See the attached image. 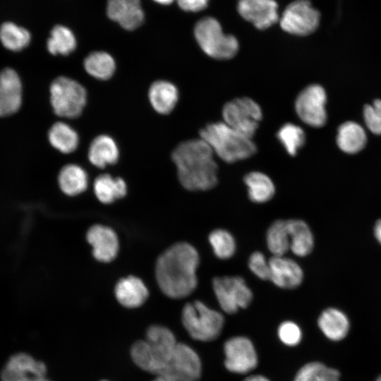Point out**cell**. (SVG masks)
Returning a JSON list of instances; mask_svg holds the SVG:
<instances>
[{"label": "cell", "instance_id": "cell-43", "mask_svg": "<svg viewBox=\"0 0 381 381\" xmlns=\"http://www.w3.org/2000/svg\"><path fill=\"white\" fill-rule=\"evenodd\" d=\"M374 234L377 241L381 244V219L377 220L375 223Z\"/></svg>", "mask_w": 381, "mask_h": 381}, {"label": "cell", "instance_id": "cell-46", "mask_svg": "<svg viewBox=\"0 0 381 381\" xmlns=\"http://www.w3.org/2000/svg\"><path fill=\"white\" fill-rule=\"evenodd\" d=\"M376 381H381V375L377 379Z\"/></svg>", "mask_w": 381, "mask_h": 381}, {"label": "cell", "instance_id": "cell-4", "mask_svg": "<svg viewBox=\"0 0 381 381\" xmlns=\"http://www.w3.org/2000/svg\"><path fill=\"white\" fill-rule=\"evenodd\" d=\"M183 326L193 339L212 341L222 332L224 318L221 313L200 301L186 303L182 310Z\"/></svg>", "mask_w": 381, "mask_h": 381}, {"label": "cell", "instance_id": "cell-3", "mask_svg": "<svg viewBox=\"0 0 381 381\" xmlns=\"http://www.w3.org/2000/svg\"><path fill=\"white\" fill-rule=\"evenodd\" d=\"M200 136L223 161L233 163L253 156L257 147L252 139L235 131L224 122L207 124Z\"/></svg>", "mask_w": 381, "mask_h": 381}, {"label": "cell", "instance_id": "cell-7", "mask_svg": "<svg viewBox=\"0 0 381 381\" xmlns=\"http://www.w3.org/2000/svg\"><path fill=\"white\" fill-rule=\"evenodd\" d=\"M224 122L252 139L262 120L260 107L252 99L241 97L226 103L222 109Z\"/></svg>", "mask_w": 381, "mask_h": 381}, {"label": "cell", "instance_id": "cell-32", "mask_svg": "<svg viewBox=\"0 0 381 381\" xmlns=\"http://www.w3.org/2000/svg\"><path fill=\"white\" fill-rule=\"evenodd\" d=\"M31 40L30 33L25 28L12 22H6L0 27V41L11 51L18 52L25 49Z\"/></svg>", "mask_w": 381, "mask_h": 381}, {"label": "cell", "instance_id": "cell-20", "mask_svg": "<svg viewBox=\"0 0 381 381\" xmlns=\"http://www.w3.org/2000/svg\"><path fill=\"white\" fill-rule=\"evenodd\" d=\"M148 290L143 281L134 276L120 279L115 287L117 301L124 307L138 308L148 297Z\"/></svg>", "mask_w": 381, "mask_h": 381}, {"label": "cell", "instance_id": "cell-18", "mask_svg": "<svg viewBox=\"0 0 381 381\" xmlns=\"http://www.w3.org/2000/svg\"><path fill=\"white\" fill-rule=\"evenodd\" d=\"M87 240L92 247L93 255L97 260L108 262L116 256L119 241L116 234L111 228L94 225L87 231Z\"/></svg>", "mask_w": 381, "mask_h": 381}, {"label": "cell", "instance_id": "cell-24", "mask_svg": "<svg viewBox=\"0 0 381 381\" xmlns=\"http://www.w3.org/2000/svg\"><path fill=\"white\" fill-rule=\"evenodd\" d=\"M290 250L299 257L308 255L313 248L314 238L308 224L300 219L287 220Z\"/></svg>", "mask_w": 381, "mask_h": 381}, {"label": "cell", "instance_id": "cell-12", "mask_svg": "<svg viewBox=\"0 0 381 381\" xmlns=\"http://www.w3.org/2000/svg\"><path fill=\"white\" fill-rule=\"evenodd\" d=\"M326 99V93L322 86L317 84L308 85L296 99V112L305 123L312 127H321L327 120Z\"/></svg>", "mask_w": 381, "mask_h": 381}, {"label": "cell", "instance_id": "cell-17", "mask_svg": "<svg viewBox=\"0 0 381 381\" xmlns=\"http://www.w3.org/2000/svg\"><path fill=\"white\" fill-rule=\"evenodd\" d=\"M270 279L282 289H294L303 278L301 267L294 260L284 255H272L269 260Z\"/></svg>", "mask_w": 381, "mask_h": 381}, {"label": "cell", "instance_id": "cell-40", "mask_svg": "<svg viewBox=\"0 0 381 381\" xmlns=\"http://www.w3.org/2000/svg\"><path fill=\"white\" fill-rule=\"evenodd\" d=\"M250 270L262 280L270 279V264L263 253L255 251L251 254L248 260Z\"/></svg>", "mask_w": 381, "mask_h": 381}, {"label": "cell", "instance_id": "cell-10", "mask_svg": "<svg viewBox=\"0 0 381 381\" xmlns=\"http://www.w3.org/2000/svg\"><path fill=\"white\" fill-rule=\"evenodd\" d=\"M320 19V12L309 0H295L283 11L280 26L286 32L305 36L316 30Z\"/></svg>", "mask_w": 381, "mask_h": 381}, {"label": "cell", "instance_id": "cell-42", "mask_svg": "<svg viewBox=\"0 0 381 381\" xmlns=\"http://www.w3.org/2000/svg\"><path fill=\"white\" fill-rule=\"evenodd\" d=\"M243 381H270L262 375H251L246 377Z\"/></svg>", "mask_w": 381, "mask_h": 381}, {"label": "cell", "instance_id": "cell-31", "mask_svg": "<svg viewBox=\"0 0 381 381\" xmlns=\"http://www.w3.org/2000/svg\"><path fill=\"white\" fill-rule=\"evenodd\" d=\"M266 241L273 255H284L290 250L287 220L279 219L274 222L267 229Z\"/></svg>", "mask_w": 381, "mask_h": 381}, {"label": "cell", "instance_id": "cell-1", "mask_svg": "<svg viewBox=\"0 0 381 381\" xmlns=\"http://www.w3.org/2000/svg\"><path fill=\"white\" fill-rule=\"evenodd\" d=\"M196 249L185 242L177 243L157 259V282L161 291L171 298H182L194 291L198 284L196 270L199 265Z\"/></svg>", "mask_w": 381, "mask_h": 381}, {"label": "cell", "instance_id": "cell-41", "mask_svg": "<svg viewBox=\"0 0 381 381\" xmlns=\"http://www.w3.org/2000/svg\"><path fill=\"white\" fill-rule=\"evenodd\" d=\"M209 0H177L179 7L186 11L197 12L205 9Z\"/></svg>", "mask_w": 381, "mask_h": 381}, {"label": "cell", "instance_id": "cell-5", "mask_svg": "<svg viewBox=\"0 0 381 381\" xmlns=\"http://www.w3.org/2000/svg\"><path fill=\"white\" fill-rule=\"evenodd\" d=\"M194 35L202 51L212 58L229 59L238 52L237 39L233 35H225L219 23L212 17L200 20L195 26Z\"/></svg>", "mask_w": 381, "mask_h": 381}, {"label": "cell", "instance_id": "cell-34", "mask_svg": "<svg viewBox=\"0 0 381 381\" xmlns=\"http://www.w3.org/2000/svg\"><path fill=\"white\" fill-rule=\"evenodd\" d=\"M293 381H339V373L319 362H311L302 366Z\"/></svg>", "mask_w": 381, "mask_h": 381}, {"label": "cell", "instance_id": "cell-47", "mask_svg": "<svg viewBox=\"0 0 381 381\" xmlns=\"http://www.w3.org/2000/svg\"><path fill=\"white\" fill-rule=\"evenodd\" d=\"M102 381H107V380H102Z\"/></svg>", "mask_w": 381, "mask_h": 381}, {"label": "cell", "instance_id": "cell-45", "mask_svg": "<svg viewBox=\"0 0 381 381\" xmlns=\"http://www.w3.org/2000/svg\"><path fill=\"white\" fill-rule=\"evenodd\" d=\"M152 381H171V380L164 376L158 375L157 377Z\"/></svg>", "mask_w": 381, "mask_h": 381}, {"label": "cell", "instance_id": "cell-2", "mask_svg": "<svg viewBox=\"0 0 381 381\" xmlns=\"http://www.w3.org/2000/svg\"><path fill=\"white\" fill-rule=\"evenodd\" d=\"M214 152L202 138L186 140L173 151L171 157L181 184L189 190H207L217 183L218 167Z\"/></svg>", "mask_w": 381, "mask_h": 381}, {"label": "cell", "instance_id": "cell-29", "mask_svg": "<svg viewBox=\"0 0 381 381\" xmlns=\"http://www.w3.org/2000/svg\"><path fill=\"white\" fill-rule=\"evenodd\" d=\"M48 138L54 148L66 154L75 150L79 143L77 132L64 122H56L50 128Z\"/></svg>", "mask_w": 381, "mask_h": 381}, {"label": "cell", "instance_id": "cell-38", "mask_svg": "<svg viewBox=\"0 0 381 381\" xmlns=\"http://www.w3.org/2000/svg\"><path fill=\"white\" fill-rule=\"evenodd\" d=\"M363 118L368 128L374 134L381 135V100L376 99L363 109Z\"/></svg>", "mask_w": 381, "mask_h": 381}, {"label": "cell", "instance_id": "cell-6", "mask_svg": "<svg viewBox=\"0 0 381 381\" xmlns=\"http://www.w3.org/2000/svg\"><path fill=\"white\" fill-rule=\"evenodd\" d=\"M87 92L77 81L65 76L56 78L50 85V102L54 113L61 117L79 116L85 106Z\"/></svg>", "mask_w": 381, "mask_h": 381}, {"label": "cell", "instance_id": "cell-16", "mask_svg": "<svg viewBox=\"0 0 381 381\" xmlns=\"http://www.w3.org/2000/svg\"><path fill=\"white\" fill-rule=\"evenodd\" d=\"M22 103V84L16 71L6 68L0 72V116L18 111Z\"/></svg>", "mask_w": 381, "mask_h": 381}, {"label": "cell", "instance_id": "cell-21", "mask_svg": "<svg viewBox=\"0 0 381 381\" xmlns=\"http://www.w3.org/2000/svg\"><path fill=\"white\" fill-rule=\"evenodd\" d=\"M148 96L152 107L157 112L167 114L175 107L179 99V92L171 83L157 80L151 85Z\"/></svg>", "mask_w": 381, "mask_h": 381}, {"label": "cell", "instance_id": "cell-11", "mask_svg": "<svg viewBox=\"0 0 381 381\" xmlns=\"http://www.w3.org/2000/svg\"><path fill=\"white\" fill-rule=\"evenodd\" d=\"M224 366L235 374H246L256 368L258 353L251 341L246 337L236 336L227 339L224 344Z\"/></svg>", "mask_w": 381, "mask_h": 381}, {"label": "cell", "instance_id": "cell-22", "mask_svg": "<svg viewBox=\"0 0 381 381\" xmlns=\"http://www.w3.org/2000/svg\"><path fill=\"white\" fill-rule=\"evenodd\" d=\"M119 156V148L114 140L109 135H101L90 143L88 150L90 162L98 168L115 164Z\"/></svg>", "mask_w": 381, "mask_h": 381}, {"label": "cell", "instance_id": "cell-30", "mask_svg": "<svg viewBox=\"0 0 381 381\" xmlns=\"http://www.w3.org/2000/svg\"><path fill=\"white\" fill-rule=\"evenodd\" d=\"M83 64L88 74L99 80L110 78L116 69V64L113 57L104 52L90 53L85 59Z\"/></svg>", "mask_w": 381, "mask_h": 381}, {"label": "cell", "instance_id": "cell-8", "mask_svg": "<svg viewBox=\"0 0 381 381\" xmlns=\"http://www.w3.org/2000/svg\"><path fill=\"white\" fill-rule=\"evenodd\" d=\"M212 288L219 306L228 314L246 308L253 299L252 291L239 276L215 277L212 281Z\"/></svg>", "mask_w": 381, "mask_h": 381}, {"label": "cell", "instance_id": "cell-13", "mask_svg": "<svg viewBox=\"0 0 381 381\" xmlns=\"http://www.w3.org/2000/svg\"><path fill=\"white\" fill-rule=\"evenodd\" d=\"M47 367L25 353L11 356L1 373V381H51L46 377Z\"/></svg>", "mask_w": 381, "mask_h": 381}, {"label": "cell", "instance_id": "cell-39", "mask_svg": "<svg viewBox=\"0 0 381 381\" xmlns=\"http://www.w3.org/2000/svg\"><path fill=\"white\" fill-rule=\"evenodd\" d=\"M277 334L280 341L288 346H296L302 338L300 327L292 321H285L281 323Z\"/></svg>", "mask_w": 381, "mask_h": 381}, {"label": "cell", "instance_id": "cell-37", "mask_svg": "<svg viewBox=\"0 0 381 381\" xmlns=\"http://www.w3.org/2000/svg\"><path fill=\"white\" fill-rule=\"evenodd\" d=\"M131 356L134 363L140 369L152 373L153 360L145 340H140L133 344Z\"/></svg>", "mask_w": 381, "mask_h": 381}, {"label": "cell", "instance_id": "cell-36", "mask_svg": "<svg viewBox=\"0 0 381 381\" xmlns=\"http://www.w3.org/2000/svg\"><path fill=\"white\" fill-rule=\"evenodd\" d=\"M209 242L214 255L219 259L226 260L233 256L236 243L232 235L224 229H215L209 235Z\"/></svg>", "mask_w": 381, "mask_h": 381}, {"label": "cell", "instance_id": "cell-14", "mask_svg": "<svg viewBox=\"0 0 381 381\" xmlns=\"http://www.w3.org/2000/svg\"><path fill=\"white\" fill-rule=\"evenodd\" d=\"M145 341L153 360L152 373L158 375L171 357L178 341L169 329L160 325L148 328Z\"/></svg>", "mask_w": 381, "mask_h": 381}, {"label": "cell", "instance_id": "cell-35", "mask_svg": "<svg viewBox=\"0 0 381 381\" xmlns=\"http://www.w3.org/2000/svg\"><path fill=\"white\" fill-rule=\"evenodd\" d=\"M277 135L286 152L291 156L297 154L306 140L303 130L300 126L291 123L283 125Z\"/></svg>", "mask_w": 381, "mask_h": 381}, {"label": "cell", "instance_id": "cell-28", "mask_svg": "<svg viewBox=\"0 0 381 381\" xmlns=\"http://www.w3.org/2000/svg\"><path fill=\"white\" fill-rule=\"evenodd\" d=\"M244 182L248 187V197L254 202H267L274 194V185L271 179L264 173L250 172L245 176Z\"/></svg>", "mask_w": 381, "mask_h": 381}, {"label": "cell", "instance_id": "cell-26", "mask_svg": "<svg viewBox=\"0 0 381 381\" xmlns=\"http://www.w3.org/2000/svg\"><path fill=\"white\" fill-rule=\"evenodd\" d=\"M58 181L61 190L68 195H78L87 186L86 171L76 164L64 166L59 172Z\"/></svg>", "mask_w": 381, "mask_h": 381}, {"label": "cell", "instance_id": "cell-25", "mask_svg": "<svg viewBox=\"0 0 381 381\" xmlns=\"http://www.w3.org/2000/svg\"><path fill=\"white\" fill-rule=\"evenodd\" d=\"M318 326L329 339L338 341L347 334L349 322L344 313L336 308H327L318 318Z\"/></svg>", "mask_w": 381, "mask_h": 381}, {"label": "cell", "instance_id": "cell-9", "mask_svg": "<svg viewBox=\"0 0 381 381\" xmlns=\"http://www.w3.org/2000/svg\"><path fill=\"white\" fill-rule=\"evenodd\" d=\"M202 363L197 352L186 344L178 342L169 361L158 375L171 381H198Z\"/></svg>", "mask_w": 381, "mask_h": 381}, {"label": "cell", "instance_id": "cell-15", "mask_svg": "<svg viewBox=\"0 0 381 381\" xmlns=\"http://www.w3.org/2000/svg\"><path fill=\"white\" fill-rule=\"evenodd\" d=\"M278 6L274 0H238L239 14L259 29H267L279 20Z\"/></svg>", "mask_w": 381, "mask_h": 381}, {"label": "cell", "instance_id": "cell-23", "mask_svg": "<svg viewBox=\"0 0 381 381\" xmlns=\"http://www.w3.org/2000/svg\"><path fill=\"white\" fill-rule=\"evenodd\" d=\"M364 129L354 121H346L338 128L337 143L342 151L354 154L361 151L366 144Z\"/></svg>", "mask_w": 381, "mask_h": 381}, {"label": "cell", "instance_id": "cell-33", "mask_svg": "<svg viewBox=\"0 0 381 381\" xmlns=\"http://www.w3.org/2000/svg\"><path fill=\"white\" fill-rule=\"evenodd\" d=\"M76 44L72 31L67 27L57 25L52 30L47 44L50 54L68 55L75 50Z\"/></svg>", "mask_w": 381, "mask_h": 381}, {"label": "cell", "instance_id": "cell-27", "mask_svg": "<svg viewBox=\"0 0 381 381\" xmlns=\"http://www.w3.org/2000/svg\"><path fill=\"white\" fill-rule=\"evenodd\" d=\"M94 191L100 202L109 204L125 196L127 187L121 178H114L109 174H102L95 179Z\"/></svg>", "mask_w": 381, "mask_h": 381}, {"label": "cell", "instance_id": "cell-19", "mask_svg": "<svg viewBox=\"0 0 381 381\" xmlns=\"http://www.w3.org/2000/svg\"><path fill=\"white\" fill-rule=\"evenodd\" d=\"M107 14L128 30L136 29L144 20L140 0H108Z\"/></svg>", "mask_w": 381, "mask_h": 381}, {"label": "cell", "instance_id": "cell-44", "mask_svg": "<svg viewBox=\"0 0 381 381\" xmlns=\"http://www.w3.org/2000/svg\"><path fill=\"white\" fill-rule=\"evenodd\" d=\"M154 1H156L157 3H159L160 4H164V5L170 4L171 3L174 1V0H154Z\"/></svg>", "mask_w": 381, "mask_h": 381}]
</instances>
